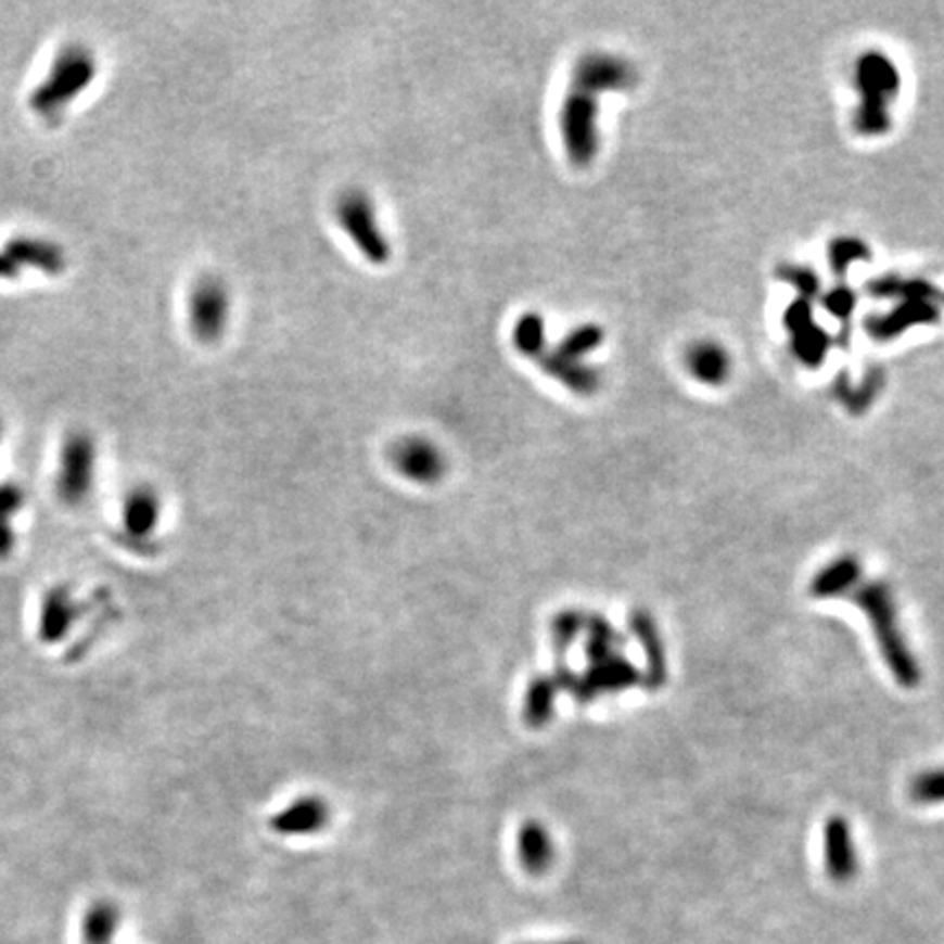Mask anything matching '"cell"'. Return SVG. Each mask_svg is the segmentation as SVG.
Instances as JSON below:
<instances>
[{"instance_id":"6da1fadb","label":"cell","mask_w":944,"mask_h":944,"mask_svg":"<svg viewBox=\"0 0 944 944\" xmlns=\"http://www.w3.org/2000/svg\"><path fill=\"white\" fill-rule=\"evenodd\" d=\"M851 599L868 616L879 654L894 680L905 689L918 687L920 667L901 633L896 601L890 586L885 582H864L851 592Z\"/></svg>"},{"instance_id":"7a4b0ae2","label":"cell","mask_w":944,"mask_h":944,"mask_svg":"<svg viewBox=\"0 0 944 944\" xmlns=\"http://www.w3.org/2000/svg\"><path fill=\"white\" fill-rule=\"evenodd\" d=\"M855 90L859 94L853 127L864 138L885 136L894 125V103L901 94V73L883 51H866L855 62Z\"/></svg>"},{"instance_id":"3957f363","label":"cell","mask_w":944,"mask_h":944,"mask_svg":"<svg viewBox=\"0 0 944 944\" xmlns=\"http://www.w3.org/2000/svg\"><path fill=\"white\" fill-rule=\"evenodd\" d=\"M99 64L94 53L84 44L62 47L49 64L47 75L29 94V107L47 118L60 116L75 103L97 79Z\"/></svg>"},{"instance_id":"277c9868","label":"cell","mask_w":944,"mask_h":944,"mask_svg":"<svg viewBox=\"0 0 944 944\" xmlns=\"http://www.w3.org/2000/svg\"><path fill=\"white\" fill-rule=\"evenodd\" d=\"M560 136L571 165L584 169L599 153V97L571 86L560 110Z\"/></svg>"},{"instance_id":"5b68a950","label":"cell","mask_w":944,"mask_h":944,"mask_svg":"<svg viewBox=\"0 0 944 944\" xmlns=\"http://www.w3.org/2000/svg\"><path fill=\"white\" fill-rule=\"evenodd\" d=\"M337 221L359 254L372 265H385L392 258V245L383 232L374 202L363 191H346L335 206Z\"/></svg>"},{"instance_id":"8992f818","label":"cell","mask_w":944,"mask_h":944,"mask_svg":"<svg viewBox=\"0 0 944 944\" xmlns=\"http://www.w3.org/2000/svg\"><path fill=\"white\" fill-rule=\"evenodd\" d=\"M556 685L560 691H569L575 702L588 704L603 693H621L641 685V672L627 659L614 654L601 663L588 665L584 674H573L569 667L560 665L556 676Z\"/></svg>"},{"instance_id":"52a82bcc","label":"cell","mask_w":944,"mask_h":944,"mask_svg":"<svg viewBox=\"0 0 944 944\" xmlns=\"http://www.w3.org/2000/svg\"><path fill=\"white\" fill-rule=\"evenodd\" d=\"M97 477V444L86 431L66 435L60 448L58 463V497L66 506H81L94 488Z\"/></svg>"},{"instance_id":"ba28073f","label":"cell","mask_w":944,"mask_h":944,"mask_svg":"<svg viewBox=\"0 0 944 944\" xmlns=\"http://www.w3.org/2000/svg\"><path fill=\"white\" fill-rule=\"evenodd\" d=\"M230 306L226 284L217 278H202L187 299V318L193 337L202 344L219 342L230 322Z\"/></svg>"},{"instance_id":"9c48e42d","label":"cell","mask_w":944,"mask_h":944,"mask_svg":"<svg viewBox=\"0 0 944 944\" xmlns=\"http://www.w3.org/2000/svg\"><path fill=\"white\" fill-rule=\"evenodd\" d=\"M639 81V73L633 62L612 53H586L582 55L571 75V86L588 90L592 94L625 92Z\"/></svg>"},{"instance_id":"30bf717a","label":"cell","mask_w":944,"mask_h":944,"mask_svg":"<svg viewBox=\"0 0 944 944\" xmlns=\"http://www.w3.org/2000/svg\"><path fill=\"white\" fill-rule=\"evenodd\" d=\"M390 459L398 475L405 480L420 484V486H433L446 475V457L437 444H433L426 437H403L392 446Z\"/></svg>"},{"instance_id":"8fae6325","label":"cell","mask_w":944,"mask_h":944,"mask_svg":"<svg viewBox=\"0 0 944 944\" xmlns=\"http://www.w3.org/2000/svg\"><path fill=\"white\" fill-rule=\"evenodd\" d=\"M627 625L629 633L635 635V639L641 646L643 659H646V669L641 674V685L648 691H659L665 687L667 678H669V669H667V650L661 637V629L654 621V616L643 610V608H635L633 612L627 614Z\"/></svg>"},{"instance_id":"7c38bea8","label":"cell","mask_w":944,"mask_h":944,"mask_svg":"<svg viewBox=\"0 0 944 944\" xmlns=\"http://www.w3.org/2000/svg\"><path fill=\"white\" fill-rule=\"evenodd\" d=\"M784 327L792 335V350L801 359V363L809 368H818L829 353V337L816 324L814 310L807 299H796L784 310Z\"/></svg>"},{"instance_id":"4fadbf2b","label":"cell","mask_w":944,"mask_h":944,"mask_svg":"<svg viewBox=\"0 0 944 944\" xmlns=\"http://www.w3.org/2000/svg\"><path fill=\"white\" fill-rule=\"evenodd\" d=\"M942 315V306L927 299H901L892 310L883 315H870L866 331L877 342H890L903 335L907 329L935 324Z\"/></svg>"},{"instance_id":"5bb4252c","label":"cell","mask_w":944,"mask_h":944,"mask_svg":"<svg viewBox=\"0 0 944 944\" xmlns=\"http://www.w3.org/2000/svg\"><path fill=\"white\" fill-rule=\"evenodd\" d=\"M825 868L835 883L853 881L859 870L853 833L844 816H831L825 825Z\"/></svg>"},{"instance_id":"9a60e30c","label":"cell","mask_w":944,"mask_h":944,"mask_svg":"<svg viewBox=\"0 0 944 944\" xmlns=\"http://www.w3.org/2000/svg\"><path fill=\"white\" fill-rule=\"evenodd\" d=\"M536 363L547 377H551L553 381H558L560 385H564L569 392L577 396H592L601 385V374L597 368H590L584 361L566 359L558 355L553 348H545L543 355L536 359Z\"/></svg>"},{"instance_id":"2e32d148","label":"cell","mask_w":944,"mask_h":944,"mask_svg":"<svg viewBox=\"0 0 944 944\" xmlns=\"http://www.w3.org/2000/svg\"><path fill=\"white\" fill-rule=\"evenodd\" d=\"M3 252L18 265V269L29 267L49 276H58L66 269L64 250L40 237H14L5 243Z\"/></svg>"},{"instance_id":"e0dca14e","label":"cell","mask_w":944,"mask_h":944,"mask_svg":"<svg viewBox=\"0 0 944 944\" xmlns=\"http://www.w3.org/2000/svg\"><path fill=\"white\" fill-rule=\"evenodd\" d=\"M329 807L318 796H304L293 801L286 809L271 818V829L282 835H308L318 833L329 822Z\"/></svg>"},{"instance_id":"ac0fdd59","label":"cell","mask_w":944,"mask_h":944,"mask_svg":"<svg viewBox=\"0 0 944 944\" xmlns=\"http://www.w3.org/2000/svg\"><path fill=\"white\" fill-rule=\"evenodd\" d=\"M862 562L853 553L838 556L833 562H829L825 569H820L812 584L809 592L816 599H835L846 592H853L862 584Z\"/></svg>"},{"instance_id":"d6986e66","label":"cell","mask_w":944,"mask_h":944,"mask_svg":"<svg viewBox=\"0 0 944 944\" xmlns=\"http://www.w3.org/2000/svg\"><path fill=\"white\" fill-rule=\"evenodd\" d=\"M685 361H687L689 374L709 387L722 385L730 377V370H732L728 350L722 344L711 342V340L696 342L687 350Z\"/></svg>"},{"instance_id":"ffe728a7","label":"cell","mask_w":944,"mask_h":944,"mask_svg":"<svg viewBox=\"0 0 944 944\" xmlns=\"http://www.w3.org/2000/svg\"><path fill=\"white\" fill-rule=\"evenodd\" d=\"M163 503L151 488H133L123 503V525L136 538H146L161 523Z\"/></svg>"},{"instance_id":"44dd1931","label":"cell","mask_w":944,"mask_h":944,"mask_svg":"<svg viewBox=\"0 0 944 944\" xmlns=\"http://www.w3.org/2000/svg\"><path fill=\"white\" fill-rule=\"evenodd\" d=\"M516 851H519L521 866L536 877L545 875L551 868L556 855L547 827L536 820H530L521 827L516 838Z\"/></svg>"},{"instance_id":"7402d4cb","label":"cell","mask_w":944,"mask_h":944,"mask_svg":"<svg viewBox=\"0 0 944 944\" xmlns=\"http://www.w3.org/2000/svg\"><path fill=\"white\" fill-rule=\"evenodd\" d=\"M868 291L877 297H896V299H927L937 306H944V291L935 284L920 278H901V276H883L868 284Z\"/></svg>"},{"instance_id":"603a6c76","label":"cell","mask_w":944,"mask_h":944,"mask_svg":"<svg viewBox=\"0 0 944 944\" xmlns=\"http://www.w3.org/2000/svg\"><path fill=\"white\" fill-rule=\"evenodd\" d=\"M77 616V608L73 597L66 590H51L42 603L40 614V635L47 643H55L64 639L68 627Z\"/></svg>"},{"instance_id":"cb8c5ba5","label":"cell","mask_w":944,"mask_h":944,"mask_svg":"<svg viewBox=\"0 0 944 944\" xmlns=\"http://www.w3.org/2000/svg\"><path fill=\"white\" fill-rule=\"evenodd\" d=\"M558 685L553 680V676H538L532 680L527 693H525V722L532 728H543L549 724V719L553 717V706H556V696H558Z\"/></svg>"},{"instance_id":"d4e9b609","label":"cell","mask_w":944,"mask_h":944,"mask_svg":"<svg viewBox=\"0 0 944 944\" xmlns=\"http://www.w3.org/2000/svg\"><path fill=\"white\" fill-rule=\"evenodd\" d=\"M586 659L588 663H601L610 656L616 654V650L623 646V637L616 633V629L601 616V614H590L586 616Z\"/></svg>"},{"instance_id":"484cf974","label":"cell","mask_w":944,"mask_h":944,"mask_svg":"<svg viewBox=\"0 0 944 944\" xmlns=\"http://www.w3.org/2000/svg\"><path fill=\"white\" fill-rule=\"evenodd\" d=\"M512 342L516 346V350L530 359H538L543 355V350L547 348V337H545V320L543 315L530 310L523 312L521 318L514 324L512 331Z\"/></svg>"},{"instance_id":"4316f807","label":"cell","mask_w":944,"mask_h":944,"mask_svg":"<svg viewBox=\"0 0 944 944\" xmlns=\"http://www.w3.org/2000/svg\"><path fill=\"white\" fill-rule=\"evenodd\" d=\"M120 914L112 903H94L84 918V940L88 944H107L118 929Z\"/></svg>"},{"instance_id":"83f0119b","label":"cell","mask_w":944,"mask_h":944,"mask_svg":"<svg viewBox=\"0 0 944 944\" xmlns=\"http://www.w3.org/2000/svg\"><path fill=\"white\" fill-rule=\"evenodd\" d=\"M603 344V329L597 324H582L573 329L553 350L566 359L584 361L590 353H595Z\"/></svg>"},{"instance_id":"f1b7e54d","label":"cell","mask_w":944,"mask_h":944,"mask_svg":"<svg viewBox=\"0 0 944 944\" xmlns=\"http://www.w3.org/2000/svg\"><path fill=\"white\" fill-rule=\"evenodd\" d=\"M25 495L16 486H0V558H5L14 549L12 519L23 510Z\"/></svg>"},{"instance_id":"f546056e","label":"cell","mask_w":944,"mask_h":944,"mask_svg":"<svg viewBox=\"0 0 944 944\" xmlns=\"http://www.w3.org/2000/svg\"><path fill=\"white\" fill-rule=\"evenodd\" d=\"M586 616L582 610L569 608L556 614L553 623H551V637H553V646L560 654L569 652V648L575 643V639L586 629Z\"/></svg>"},{"instance_id":"4dcf8cb0","label":"cell","mask_w":944,"mask_h":944,"mask_svg":"<svg viewBox=\"0 0 944 944\" xmlns=\"http://www.w3.org/2000/svg\"><path fill=\"white\" fill-rule=\"evenodd\" d=\"M866 258H870V250L859 239L840 237V239H833L829 245V260H831V269L835 276H844L853 263L866 260Z\"/></svg>"},{"instance_id":"1f68e13d","label":"cell","mask_w":944,"mask_h":944,"mask_svg":"<svg viewBox=\"0 0 944 944\" xmlns=\"http://www.w3.org/2000/svg\"><path fill=\"white\" fill-rule=\"evenodd\" d=\"M909 796L920 805L944 803V769L918 774L909 784Z\"/></svg>"},{"instance_id":"d6a6232c","label":"cell","mask_w":944,"mask_h":944,"mask_svg":"<svg viewBox=\"0 0 944 944\" xmlns=\"http://www.w3.org/2000/svg\"><path fill=\"white\" fill-rule=\"evenodd\" d=\"M778 278L787 284H792L799 293L801 299H814L820 293V280L816 276L814 269L803 267V265H782L778 269Z\"/></svg>"},{"instance_id":"836d02e7","label":"cell","mask_w":944,"mask_h":944,"mask_svg":"<svg viewBox=\"0 0 944 944\" xmlns=\"http://www.w3.org/2000/svg\"><path fill=\"white\" fill-rule=\"evenodd\" d=\"M822 304H825V308L833 315L835 320H840L844 324V340H846V335H849V320H851V315H853L855 304H857L855 293L846 284H838L833 291L822 295Z\"/></svg>"},{"instance_id":"e575fe53","label":"cell","mask_w":944,"mask_h":944,"mask_svg":"<svg viewBox=\"0 0 944 944\" xmlns=\"http://www.w3.org/2000/svg\"><path fill=\"white\" fill-rule=\"evenodd\" d=\"M21 273V269H18V265L5 254V252H0V280H5V278H16Z\"/></svg>"},{"instance_id":"d590c367","label":"cell","mask_w":944,"mask_h":944,"mask_svg":"<svg viewBox=\"0 0 944 944\" xmlns=\"http://www.w3.org/2000/svg\"><path fill=\"white\" fill-rule=\"evenodd\" d=\"M530 944H540V942H530ZM545 944H584V942H573V940H566V942H545Z\"/></svg>"},{"instance_id":"8d00e7d4","label":"cell","mask_w":944,"mask_h":944,"mask_svg":"<svg viewBox=\"0 0 944 944\" xmlns=\"http://www.w3.org/2000/svg\"><path fill=\"white\" fill-rule=\"evenodd\" d=\"M0 437H3V424H0Z\"/></svg>"}]
</instances>
